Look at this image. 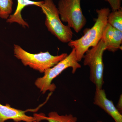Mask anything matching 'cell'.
Instances as JSON below:
<instances>
[{"label":"cell","mask_w":122,"mask_h":122,"mask_svg":"<svg viewBox=\"0 0 122 122\" xmlns=\"http://www.w3.org/2000/svg\"><path fill=\"white\" fill-rule=\"evenodd\" d=\"M13 0H0V17L7 20L12 11Z\"/></svg>","instance_id":"cell-13"},{"label":"cell","mask_w":122,"mask_h":122,"mask_svg":"<svg viewBox=\"0 0 122 122\" xmlns=\"http://www.w3.org/2000/svg\"><path fill=\"white\" fill-rule=\"evenodd\" d=\"M38 109L21 110L11 107L10 105H2L0 103V122H5L9 120L15 122H38L36 118L33 116H29L25 113L28 112L36 111Z\"/></svg>","instance_id":"cell-7"},{"label":"cell","mask_w":122,"mask_h":122,"mask_svg":"<svg viewBox=\"0 0 122 122\" xmlns=\"http://www.w3.org/2000/svg\"><path fill=\"white\" fill-rule=\"evenodd\" d=\"M81 0H60L57 9L62 22H66L76 33L80 32L86 24L81 7Z\"/></svg>","instance_id":"cell-6"},{"label":"cell","mask_w":122,"mask_h":122,"mask_svg":"<svg viewBox=\"0 0 122 122\" xmlns=\"http://www.w3.org/2000/svg\"><path fill=\"white\" fill-rule=\"evenodd\" d=\"M94 104L103 109L115 122H122V114L115 106L113 102L107 98L104 90L96 88Z\"/></svg>","instance_id":"cell-8"},{"label":"cell","mask_w":122,"mask_h":122,"mask_svg":"<svg viewBox=\"0 0 122 122\" xmlns=\"http://www.w3.org/2000/svg\"></svg>","instance_id":"cell-17"},{"label":"cell","mask_w":122,"mask_h":122,"mask_svg":"<svg viewBox=\"0 0 122 122\" xmlns=\"http://www.w3.org/2000/svg\"><path fill=\"white\" fill-rule=\"evenodd\" d=\"M40 7L45 15V25L48 30L63 43L72 41L73 34L72 29L62 23L53 0H44Z\"/></svg>","instance_id":"cell-3"},{"label":"cell","mask_w":122,"mask_h":122,"mask_svg":"<svg viewBox=\"0 0 122 122\" xmlns=\"http://www.w3.org/2000/svg\"><path fill=\"white\" fill-rule=\"evenodd\" d=\"M110 12L109 8L96 10L97 18L93 26L88 29L80 38L72 40L68 43L69 46L75 49L76 59L78 62L81 61L85 54L90 48L97 45L101 40Z\"/></svg>","instance_id":"cell-1"},{"label":"cell","mask_w":122,"mask_h":122,"mask_svg":"<svg viewBox=\"0 0 122 122\" xmlns=\"http://www.w3.org/2000/svg\"><path fill=\"white\" fill-rule=\"evenodd\" d=\"M108 2L111 7L112 11L119 10L121 8L122 0H105Z\"/></svg>","instance_id":"cell-14"},{"label":"cell","mask_w":122,"mask_h":122,"mask_svg":"<svg viewBox=\"0 0 122 122\" xmlns=\"http://www.w3.org/2000/svg\"><path fill=\"white\" fill-rule=\"evenodd\" d=\"M106 46L102 40L95 46L89 49L85 54L83 64L90 68V79L96 88L102 89L104 66L103 55Z\"/></svg>","instance_id":"cell-5"},{"label":"cell","mask_w":122,"mask_h":122,"mask_svg":"<svg viewBox=\"0 0 122 122\" xmlns=\"http://www.w3.org/2000/svg\"><path fill=\"white\" fill-rule=\"evenodd\" d=\"M70 68H72L73 74H74L78 69L81 68V65L76 59L74 48H72L71 52L64 59L54 66L46 70L44 72V76L35 81V86L42 93L45 94L48 91L53 92L56 89V85L52 83L53 80L63 71Z\"/></svg>","instance_id":"cell-4"},{"label":"cell","mask_w":122,"mask_h":122,"mask_svg":"<svg viewBox=\"0 0 122 122\" xmlns=\"http://www.w3.org/2000/svg\"><path fill=\"white\" fill-rule=\"evenodd\" d=\"M102 122V121H98V122Z\"/></svg>","instance_id":"cell-16"},{"label":"cell","mask_w":122,"mask_h":122,"mask_svg":"<svg viewBox=\"0 0 122 122\" xmlns=\"http://www.w3.org/2000/svg\"><path fill=\"white\" fill-rule=\"evenodd\" d=\"M107 24L114 28L122 32V9L112 11L107 17Z\"/></svg>","instance_id":"cell-12"},{"label":"cell","mask_w":122,"mask_h":122,"mask_svg":"<svg viewBox=\"0 0 122 122\" xmlns=\"http://www.w3.org/2000/svg\"><path fill=\"white\" fill-rule=\"evenodd\" d=\"M117 109L120 112L122 111V95H120V98L119 100L117 106Z\"/></svg>","instance_id":"cell-15"},{"label":"cell","mask_w":122,"mask_h":122,"mask_svg":"<svg viewBox=\"0 0 122 122\" xmlns=\"http://www.w3.org/2000/svg\"><path fill=\"white\" fill-rule=\"evenodd\" d=\"M14 56L20 60L24 66H28L41 73H44L46 70L54 66L68 55L66 53H64L53 56L48 51L30 53L16 44L14 45Z\"/></svg>","instance_id":"cell-2"},{"label":"cell","mask_w":122,"mask_h":122,"mask_svg":"<svg viewBox=\"0 0 122 122\" xmlns=\"http://www.w3.org/2000/svg\"><path fill=\"white\" fill-rule=\"evenodd\" d=\"M18 4L16 9L14 13L11 15L7 20L8 23L16 22L22 25L23 27H29L28 24L25 21L21 15V12L23 9L26 6L34 5L40 7L43 1H35L30 0H17Z\"/></svg>","instance_id":"cell-10"},{"label":"cell","mask_w":122,"mask_h":122,"mask_svg":"<svg viewBox=\"0 0 122 122\" xmlns=\"http://www.w3.org/2000/svg\"><path fill=\"white\" fill-rule=\"evenodd\" d=\"M35 117L38 122L46 120L48 122H77V119L72 114L60 115L55 111L51 112L48 114V116L42 113L34 114Z\"/></svg>","instance_id":"cell-11"},{"label":"cell","mask_w":122,"mask_h":122,"mask_svg":"<svg viewBox=\"0 0 122 122\" xmlns=\"http://www.w3.org/2000/svg\"><path fill=\"white\" fill-rule=\"evenodd\" d=\"M101 40L106 46V50L114 52L118 50H122V32L107 23Z\"/></svg>","instance_id":"cell-9"}]
</instances>
